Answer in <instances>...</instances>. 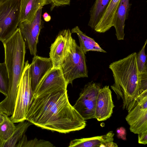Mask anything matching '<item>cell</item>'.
<instances>
[{"instance_id": "cell-1", "label": "cell", "mask_w": 147, "mask_h": 147, "mask_svg": "<svg viewBox=\"0 0 147 147\" xmlns=\"http://www.w3.org/2000/svg\"><path fill=\"white\" fill-rule=\"evenodd\" d=\"M26 120L42 129L66 134L86 125L69 101L67 90L33 96Z\"/></svg>"}, {"instance_id": "cell-2", "label": "cell", "mask_w": 147, "mask_h": 147, "mask_svg": "<svg viewBox=\"0 0 147 147\" xmlns=\"http://www.w3.org/2000/svg\"><path fill=\"white\" fill-rule=\"evenodd\" d=\"M3 43L9 85L7 96L0 103L5 113L10 116L14 111L19 84L24 68L26 45L18 28Z\"/></svg>"}, {"instance_id": "cell-3", "label": "cell", "mask_w": 147, "mask_h": 147, "mask_svg": "<svg viewBox=\"0 0 147 147\" xmlns=\"http://www.w3.org/2000/svg\"><path fill=\"white\" fill-rule=\"evenodd\" d=\"M109 68L112 72L114 81L111 88L116 94L118 100L122 99L123 109H125L128 111L137 98L142 93L141 90V75L137 62V53H133L113 62L109 65Z\"/></svg>"}, {"instance_id": "cell-4", "label": "cell", "mask_w": 147, "mask_h": 147, "mask_svg": "<svg viewBox=\"0 0 147 147\" xmlns=\"http://www.w3.org/2000/svg\"><path fill=\"white\" fill-rule=\"evenodd\" d=\"M61 69L67 84L80 78L88 77L85 54L72 38L70 49Z\"/></svg>"}, {"instance_id": "cell-5", "label": "cell", "mask_w": 147, "mask_h": 147, "mask_svg": "<svg viewBox=\"0 0 147 147\" xmlns=\"http://www.w3.org/2000/svg\"><path fill=\"white\" fill-rule=\"evenodd\" d=\"M30 64L27 60L20 78L16 99L14 111L10 117L14 123L26 120L33 94L30 82Z\"/></svg>"}, {"instance_id": "cell-6", "label": "cell", "mask_w": 147, "mask_h": 147, "mask_svg": "<svg viewBox=\"0 0 147 147\" xmlns=\"http://www.w3.org/2000/svg\"><path fill=\"white\" fill-rule=\"evenodd\" d=\"M20 0L0 1V41L3 42L13 34L20 23Z\"/></svg>"}, {"instance_id": "cell-7", "label": "cell", "mask_w": 147, "mask_h": 147, "mask_svg": "<svg viewBox=\"0 0 147 147\" xmlns=\"http://www.w3.org/2000/svg\"><path fill=\"white\" fill-rule=\"evenodd\" d=\"M101 88L100 83L92 81L84 86L73 106L85 120L95 118L97 98Z\"/></svg>"}, {"instance_id": "cell-8", "label": "cell", "mask_w": 147, "mask_h": 147, "mask_svg": "<svg viewBox=\"0 0 147 147\" xmlns=\"http://www.w3.org/2000/svg\"><path fill=\"white\" fill-rule=\"evenodd\" d=\"M128 112L125 119L131 132L138 134L147 130V91L138 96Z\"/></svg>"}, {"instance_id": "cell-9", "label": "cell", "mask_w": 147, "mask_h": 147, "mask_svg": "<svg viewBox=\"0 0 147 147\" xmlns=\"http://www.w3.org/2000/svg\"><path fill=\"white\" fill-rule=\"evenodd\" d=\"M42 7L39 9L31 21L21 22L18 27L25 42L26 45L29 49L30 54L33 56L36 55L38 36L42 28L41 13Z\"/></svg>"}, {"instance_id": "cell-10", "label": "cell", "mask_w": 147, "mask_h": 147, "mask_svg": "<svg viewBox=\"0 0 147 147\" xmlns=\"http://www.w3.org/2000/svg\"><path fill=\"white\" fill-rule=\"evenodd\" d=\"M67 86L61 68L53 67L40 81L34 92L33 96L67 90Z\"/></svg>"}, {"instance_id": "cell-11", "label": "cell", "mask_w": 147, "mask_h": 147, "mask_svg": "<svg viewBox=\"0 0 147 147\" xmlns=\"http://www.w3.org/2000/svg\"><path fill=\"white\" fill-rule=\"evenodd\" d=\"M72 38L69 29L63 30L59 32L50 47L49 58L53 67L61 68L69 51Z\"/></svg>"}, {"instance_id": "cell-12", "label": "cell", "mask_w": 147, "mask_h": 147, "mask_svg": "<svg viewBox=\"0 0 147 147\" xmlns=\"http://www.w3.org/2000/svg\"><path fill=\"white\" fill-rule=\"evenodd\" d=\"M115 106L112 92L109 86L100 89L97 95L95 109V118L99 121H104L111 116Z\"/></svg>"}, {"instance_id": "cell-13", "label": "cell", "mask_w": 147, "mask_h": 147, "mask_svg": "<svg viewBox=\"0 0 147 147\" xmlns=\"http://www.w3.org/2000/svg\"><path fill=\"white\" fill-rule=\"evenodd\" d=\"M53 67L52 62L50 58L36 55L34 56L30 66L31 84L33 92L40 80Z\"/></svg>"}, {"instance_id": "cell-14", "label": "cell", "mask_w": 147, "mask_h": 147, "mask_svg": "<svg viewBox=\"0 0 147 147\" xmlns=\"http://www.w3.org/2000/svg\"><path fill=\"white\" fill-rule=\"evenodd\" d=\"M114 134L112 131L105 135L89 138L75 139L69 143V147H117L113 142Z\"/></svg>"}, {"instance_id": "cell-15", "label": "cell", "mask_w": 147, "mask_h": 147, "mask_svg": "<svg viewBox=\"0 0 147 147\" xmlns=\"http://www.w3.org/2000/svg\"><path fill=\"white\" fill-rule=\"evenodd\" d=\"M131 4L129 0H121L114 18L113 26L118 40H123L125 34V22L128 18Z\"/></svg>"}, {"instance_id": "cell-16", "label": "cell", "mask_w": 147, "mask_h": 147, "mask_svg": "<svg viewBox=\"0 0 147 147\" xmlns=\"http://www.w3.org/2000/svg\"><path fill=\"white\" fill-rule=\"evenodd\" d=\"M50 3L49 0H20V23L31 21L39 8Z\"/></svg>"}, {"instance_id": "cell-17", "label": "cell", "mask_w": 147, "mask_h": 147, "mask_svg": "<svg viewBox=\"0 0 147 147\" xmlns=\"http://www.w3.org/2000/svg\"><path fill=\"white\" fill-rule=\"evenodd\" d=\"M121 0H111L100 20L94 29L96 32L104 33L113 26L115 16Z\"/></svg>"}, {"instance_id": "cell-18", "label": "cell", "mask_w": 147, "mask_h": 147, "mask_svg": "<svg viewBox=\"0 0 147 147\" xmlns=\"http://www.w3.org/2000/svg\"><path fill=\"white\" fill-rule=\"evenodd\" d=\"M71 32L77 35L80 44V47L85 54L89 51L107 52L93 39L88 36L82 32L78 26H76L72 28Z\"/></svg>"}, {"instance_id": "cell-19", "label": "cell", "mask_w": 147, "mask_h": 147, "mask_svg": "<svg viewBox=\"0 0 147 147\" xmlns=\"http://www.w3.org/2000/svg\"><path fill=\"white\" fill-rule=\"evenodd\" d=\"M111 0H96L90 10L88 25L93 29L101 18Z\"/></svg>"}, {"instance_id": "cell-20", "label": "cell", "mask_w": 147, "mask_h": 147, "mask_svg": "<svg viewBox=\"0 0 147 147\" xmlns=\"http://www.w3.org/2000/svg\"><path fill=\"white\" fill-rule=\"evenodd\" d=\"M19 123L16 126L15 130L12 135L5 142L3 147H16L19 141L25 134L28 127L32 124L27 120Z\"/></svg>"}, {"instance_id": "cell-21", "label": "cell", "mask_w": 147, "mask_h": 147, "mask_svg": "<svg viewBox=\"0 0 147 147\" xmlns=\"http://www.w3.org/2000/svg\"><path fill=\"white\" fill-rule=\"evenodd\" d=\"M4 113L3 120L0 124V147H3L5 142L13 133L16 126L10 117Z\"/></svg>"}, {"instance_id": "cell-22", "label": "cell", "mask_w": 147, "mask_h": 147, "mask_svg": "<svg viewBox=\"0 0 147 147\" xmlns=\"http://www.w3.org/2000/svg\"><path fill=\"white\" fill-rule=\"evenodd\" d=\"M54 147V146L50 142L36 138L28 140L25 134L17 144L16 147Z\"/></svg>"}, {"instance_id": "cell-23", "label": "cell", "mask_w": 147, "mask_h": 147, "mask_svg": "<svg viewBox=\"0 0 147 147\" xmlns=\"http://www.w3.org/2000/svg\"><path fill=\"white\" fill-rule=\"evenodd\" d=\"M9 85L7 69L4 62L0 63V92L6 96Z\"/></svg>"}, {"instance_id": "cell-24", "label": "cell", "mask_w": 147, "mask_h": 147, "mask_svg": "<svg viewBox=\"0 0 147 147\" xmlns=\"http://www.w3.org/2000/svg\"><path fill=\"white\" fill-rule=\"evenodd\" d=\"M147 42L146 40L141 50L137 53V62L138 68L140 73L147 72V57L145 51V47Z\"/></svg>"}, {"instance_id": "cell-25", "label": "cell", "mask_w": 147, "mask_h": 147, "mask_svg": "<svg viewBox=\"0 0 147 147\" xmlns=\"http://www.w3.org/2000/svg\"><path fill=\"white\" fill-rule=\"evenodd\" d=\"M51 6V11L53 10L56 7L61 6L64 5H69L70 0H49Z\"/></svg>"}, {"instance_id": "cell-26", "label": "cell", "mask_w": 147, "mask_h": 147, "mask_svg": "<svg viewBox=\"0 0 147 147\" xmlns=\"http://www.w3.org/2000/svg\"><path fill=\"white\" fill-rule=\"evenodd\" d=\"M138 142L139 144H147V130L138 134Z\"/></svg>"}, {"instance_id": "cell-27", "label": "cell", "mask_w": 147, "mask_h": 147, "mask_svg": "<svg viewBox=\"0 0 147 147\" xmlns=\"http://www.w3.org/2000/svg\"><path fill=\"white\" fill-rule=\"evenodd\" d=\"M42 16L44 20L46 22H49L51 19V16L47 12L44 13Z\"/></svg>"}, {"instance_id": "cell-28", "label": "cell", "mask_w": 147, "mask_h": 147, "mask_svg": "<svg viewBox=\"0 0 147 147\" xmlns=\"http://www.w3.org/2000/svg\"><path fill=\"white\" fill-rule=\"evenodd\" d=\"M4 113L3 110L0 103V124L3 121Z\"/></svg>"}, {"instance_id": "cell-29", "label": "cell", "mask_w": 147, "mask_h": 147, "mask_svg": "<svg viewBox=\"0 0 147 147\" xmlns=\"http://www.w3.org/2000/svg\"><path fill=\"white\" fill-rule=\"evenodd\" d=\"M2 0H0V1H2Z\"/></svg>"}, {"instance_id": "cell-30", "label": "cell", "mask_w": 147, "mask_h": 147, "mask_svg": "<svg viewBox=\"0 0 147 147\" xmlns=\"http://www.w3.org/2000/svg\"></svg>"}]
</instances>
